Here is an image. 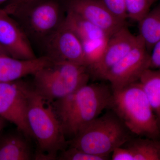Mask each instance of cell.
Here are the masks:
<instances>
[{"instance_id":"obj_1","label":"cell","mask_w":160,"mask_h":160,"mask_svg":"<svg viewBox=\"0 0 160 160\" xmlns=\"http://www.w3.org/2000/svg\"><path fill=\"white\" fill-rule=\"evenodd\" d=\"M112 91L103 83L87 84L51 103L66 138L74 137L82 128L109 109Z\"/></svg>"},{"instance_id":"obj_28","label":"cell","mask_w":160,"mask_h":160,"mask_svg":"<svg viewBox=\"0 0 160 160\" xmlns=\"http://www.w3.org/2000/svg\"><path fill=\"white\" fill-rule=\"evenodd\" d=\"M159 142L160 147V142Z\"/></svg>"},{"instance_id":"obj_13","label":"cell","mask_w":160,"mask_h":160,"mask_svg":"<svg viewBox=\"0 0 160 160\" xmlns=\"http://www.w3.org/2000/svg\"><path fill=\"white\" fill-rule=\"evenodd\" d=\"M51 61L46 56L24 60L0 54V82H12L29 75H33Z\"/></svg>"},{"instance_id":"obj_10","label":"cell","mask_w":160,"mask_h":160,"mask_svg":"<svg viewBox=\"0 0 160 160\" xmlns=\"http://www.w3.org/2000/svg\"><path fill=\"white\" fill-rule=\"evenodd\" d=\"M141 41L126 26L109 37L102 58L99 62L89 71L90 77L102 79L112 66L136 47Z\"/></svg>"},{"instance_id":"obj_17","label":"cell","mask_w":160,"mask_h":160,"mask_svg":"<svg viewBox=\"0 0 160 160\" xmlns=\"http://www.w3.org/2000/svg\"><path fill=\"white\" fill-rule=\"evenodd\" d=\"M139 82L153 109L160 128V71L147 69L143 72Z\"/></svg>"},{"instance_id":"obj_11","label":"cell","mask_w":160,"mask_h":160,"mask_svg":"<svg viewBox=\"0 0 160 160\" xmlns=\"http://www.w3.org/2000/svg\"><path fill=\"white\" fill-rule=\"evenodd\" d=\"M0 46L9 55L16 58H37L26 33L4 9H0Z\"/></svg>"},{"instance_id":"obj_14","label":"cell","mask_w":160,"mask_h":160,"mask_svg":"<svg viewBox=\"0 0 160 160\" xmlns=\"http://www.w3.org/2000/svg\"><path fill=\"white\" fill-rule=\"evenodd\" d=\"M28 138L22 132H9L0 134V160H29L34 158Z\"/></svg>"},{"instance_id":"obj_5","label":"cell","mask_w":160,"mask_h":160,"mask_svg":"<svg viewBox=\"0 0 160 160\" xmlns=\"http://www.w3.org/2000/svg\"><path fill=\"white\" fill-rule=\"evenodd\" d=\"M132 135L111 110L84 126L68 141V145L96 155L110 156L115 149L131 139Z\"/></svg>"},{"instance_id":"obj_6","label":"cell","mask_w":160,"mask_h":160,"mask_svg":"<svg viewBox=\"0 0 160 160\" xmlns=\"http://www.w3.org/2000/svg\"><path fill=\"white\" fill-rule=\"evenodd\" d=\"M33 76V89L50 103L67 96L87 84L90 77L85 66L52 61Z\"/></svg>"},{"instance_id":"obj_27","label":"cell","mask_w":160,"mask_h":160,"mask_svg":"<svg viewBox=\"0 0 160 160\" xmlns=\"http://www.w3.org/2000/svg\"><path fill=\"white\" fill-rule=\"evenodd\" d=\"M10 0H0V5L2 4L3 3L6 2L7 1H10Z\"/></svg>"},{"instance_id":"obj_15","label":"cell","mask_w":160,"mask_h":160,"mask_svg":"<svg viewBox=\"0 0 160 160\" xmlns=\"http://www.w3.org/2000/svg\"><path fill=\"white\" fill-rule=\"evenodd\" d=\"M138 23V36L150 53L155 44L160 40V3L151 8Z\"/></svg>"},{"instance_id":"obj_25","label":"cell","mask_w":160,"mask_h":160,"mask_svg":"<svg viewBox=\"0 0 160 160\" xmlns=\"http://www.w3.org/2000/svg\"><path fill=\"white\" fill-rule=\"evenodd\" d=\"M24 1H25V0H10V1H9V3H8L7 6H14V5H17V4H18V3Z\"/></svg>"},{"instance_id":"obj_4","label":"cell","mask_w":160,"mask_h":160,"mask_svg":"<svg viewBox=\"0 0 160 160\" xmlns=\"http://www.w3.org/2000/svg\"><path fill=\"white\" fill-rule=\"evenodd\" d=\"M110 108L135 135L156 140L160 128L139 81L112 90Z\"/></svg>"},{"instance_id":"obj_18","label":"cell","mask_w":160,"mask_h":160,"mask_svg":"<svg viewBox=\"0 0 160 160\" xmlns=\"http://www.w3.org/2000/svg\"><path fill=\"white\" fill-rule=\"evenodd\" d=\"M65 22L76 33L81 41L109 37L102 29L69 10H67Z\"/></svg>"},{"instance_id":"obj_24","label":"cell","mask_w":160,"mask_h":160,"mask_svg":"<svg viewBox=\"0 0 160 160\" xmlns=\"http://www.w3.org/2000/svg\"><path fill=\"white\" fill-rule=\"evenodd\" d=\"M7 121L2 117L0 116V134L2 132V131L6 126Z\"/></svg>"},{"instance_id":"obj_9","label":"cell","mask_w":160,"mask_h":160,"mask_svg":"<svg viewBox=\"0 0 160 160\" xmlns=\"http://www.w3.org/2000/svg\"><path fill=\"white\" fill-rule=\"evenodd\" d=\"M43 46L46 52L45 56L51 61L69 62L85 66L82 42L65 21Z\"/></svg>"},{"instance_id":"obj_19","label":"cell","mask_w":160,"mask_h":160,"mask_svg":"<svg viewBox=\"0 0 160 160\" xmlns=\"http://www.w3.org/2000/svg\"><path fill=\"white\" fill-rule=\"evenodd\" d=\"M109 38L81 41L84 50L85 66L90 71L102 58Z\"/></svg>"},{"instance_id":"obj_21","label":"cell","mask_w":160,"mask_h":160,"mask_svg":"<svg viewBox=\"0 0 160 160\" xmlns=\"http://www.w3.org/2000/svg\"><path fill=\"white\" fill-rule=\"evenodd\" d=\"M57 158L63 160H107L110 159V156H98L91 154L69 146L61 151Z\"/></svg>"},{"instance_id":"obj_7","label":"cell","mask_w":160,"mask_h":160,"mask_svg":"<svg viewBox=\"0 0 160 160\" xmlns=\"http://www.w3.org/2000/svg\"><path fill=\"white\" fill-rule=\"evenodd\" d=\"M31 87L21 79L0 82V116L14 124L29 139L33 138L27 117Z\"/></svg>"},{"instance_id":"obj_3","label":"cell","mask_w":160,"mask_h":160,"mask_svg":"<svg viewBox=\"0 0 160 160\" xmlns=\"http://www.w3.org/2000/svg\"><path fill=\"white\" fill-rule=\"evenodd\" d=\"M27 121L33 138L37 143L35 159L54 160L66 149L68 141L52 108L31 87L28 96Z\"/></svg>"},{"instance_id":"obj_12","label":"cell","mask_w":160,"mask_h":160,"mask_svg":"<svg viewBox=\"0 0 160 160\" xmlns=\"http://www.w3.org/2000/svg\"><path fill=\"white\" fill-rule=\"evenodd\" d=\"M67 10L92 23L110 37L123 26L122 21L112 14L101 0H68Z\"/></svg>"},{"instance_id":"obj_26","label":"cell","mask_w":160,"mask_h":160,"mask_svg":"<svg viewBox=\"0 0 160 160\" xmlns=\"http://www.w3.org/2000/svg\"><path fill=\"white\" fill-rule=\"evenodd\" d=\"M0 54H7V52H6V51H5L4 49H3L0 46Z\"/></svg>"},{"instance_id":"obj_23","label":"cell","mask_w":160,"mask_h":160,"mask_svg":"<svg viewBox=\"0 0 160 160\" xmlns=\"http://www.w3.org/2000/svg\"><path fill=\"white\" fill-rule=\"evenodd\" d=\"M149 69L160 71V40L155 44L150 52Z\"/></svg>"},{"instance_id":"obj_2","label":"cell","mask_w":160,"mask_h":160,"mask_svg":"<svg viewBox=\"0 0 160 160\" xmlns=\"http://www.w3.org/2000/svg\"><path fill=\"white\" fill-rule=\"evenodd\" d=\"M65 0H25L4 8L18 23L29 41L43 45L64 24Z\"/></svg>"},{"instance_id":"obj_20","label":"cell","mask_w":160,"mask_h":160,"mask_svg":"<svg viewBox=\"0 0 160 160\" xmlns=\"http://www.w3.org/2000/svg\"><path fill=\"white\" fill-rule=\"evenodd\" d=\"M158 0H125L127 18L138 22Z\"/></svg>"},{"instance_id":"obj_22","label":"cell","mask_w":160,"mask_h":160,"mask_svg":"<svg viewBox=\"0 0 160 160\" xmlns=\"http://www.w3.org/2000/svg\"><path fill=\"white\" fill-rule=\"evenodd\" d=\"M109 11L118 18L126 21L127 18L125 0H101Z\"/></svg>"},{"instance_id":"obj_8","label":"cell","mask_w":160,"mask_h":160,"mask_svg":"<svg viewBox=\"0 0 160 160\" xmlns=\"http://www.w3.org/2000/svg\"><path fill=\"white\" fill-rule=\"evenodd\" d=\"M149 65L150 53L141 39L137 46L109 69L103 80L110 83L112 90L121 89L139 81L143 72L149 69Z\"/></svg>"},{"instance_id":"obj_16","label":"cell","mask_w":160,"mask_h":160,"mask_svg":"<svg viewBox=\"0 0 160 160\" xmlns=\"http://www.w3.org/2000/svg\"><path fill=\"white\" fill-rule=\"evenodd\" d=\"M131 160H160L159 142L152 139L132 137L122 146Z\"/></svg>"}]
</instances>
